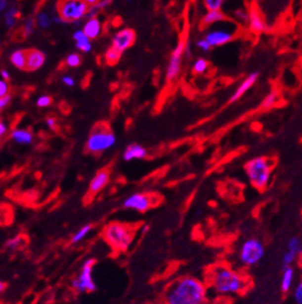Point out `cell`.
Wrapping results in <instances>:
<instances>
[{
    "instance_id": "7bdbcfd3",
    "label": "cell",
    "mask_w": 302,
    "mask_h": 304,
    "mask_svg": "<svg viewBox=\"0 0 302 304\" xmlns=\"http://www.w3.org/2000/svg\"><path fill=\"white\" fill-rule=\"evenodd\" d=\"M46 124L51 130H56L57 129V120L54 118H47Z\"/></svg>"
},
{
    "instance_id": "ba28073f",
    "label": "cell",
    "mask_w": 302,
    "mask_h": 304,
    "mask_svg": "<svg viewBox=\"0 0 302 304\" xmlns=\"http://www.w3.org/2000/svg\"><path fill=\"white\" fill-rule=\"evenodd\" d=\"M95 265L94 258H88L82 266V270L79 275L72 282L74 290L79 293L93 292L96 290V285L93 278V268Z\"/></svg>"
},
{
    "instance_id": "2e32d148",
    "label": "cell",
    "mask_w": 302,
    "mask_h": 304,
    "mask_svg": "<svg viewBox=\"0 0 302 304\" xmlns=\"http://www.w3.org/2000/svg\"><path fill=\"white\" fill-rule=\"evenodd\" d=\"M82 30H83L84 34L86 35V37H88L89 40L98 39L102 32L101 21L96 16L88 17V20H86V22L84 24V27Z\"/></svg>"
},
{
    "instance_id": "8992f818",
    "label": "cell",
    "mask_w": 302,
    "mask_h": 304,
    "mask_svg": "<svg viewBox=\"0 0 302 304\" xmlns=\"http://www.w3.org/2000/svg\"><path fill=\"white\" fill-rule=\"evenodd\" d=\"M265 249L258 239H248L244 241L239 250V260L244 266H256L263 260Z\"/></svg>"
},
{
    "instance_id": "b9f144b4",
    "label": "cell",
    "mask_w": 302,
    "mask_h": 304,
    "mask_svg": "<svg viewBox=\"0 0 302 304\" xmlns=\"http://www.w3.org/2000/svg\"><path fill=\"white\" fill-rule=\"evenodd\" d=\"M62 82H63L64 86L67 87H74V84H76V81H74L73 77L71 76H63L62 77Z\"/></svg>"
},
{
    "instance_id": "83f0119b",
    "label": "cell",
    "mask_w": 302,
    "mask_h": 304,
    "mask_svg": "<svg viewBox=\"0 0 302 304\" xmlns=\"http://www.w3.org/2000/svg\"><path fill=\"white\" fill-rule=\"evenodd\" d=\"M279 101V97H278V92H271V93H269L268 96L264 98L263 103H261V108L263 109H269L271 108L273 105H275L276 101Z\"/></svg>"
},
{
    "instance_id": "836d02e7",
    "label": "cell",
    "mask_w": 302,
    "mask_h": 304,
    "mask_svg": "<svg viewBox=\"0 0 302 304\" xmlns=\"http://www.w3.org/2000/svg\"><path fill=\"white\" fill-rule=\"evenodd\" d=\"M36 104L40 108H47V106H49L52 104V98L49 96H41L36 101Z\"/></svg>"
},
{
    "instance_id": "f6af8a7d",
    "label": "cell",
    "mask_w": 302,
    "mask_h": 304,
    "mask_svg": "<svg viewBox=\"0 0 302 304\" xmlns=\"http://www.w3.org/2000/svg\"><path fill=\"white\" fill-rule=\"evenodd\" d=\"M6 131H7L6 125H5L4 123H1V121H0V138H1L2 135H5V134H6Z\"/></svg>"
},
{
    "instance_id": "6da1fadb",
    "label": "cell",
    "mask_w": 302,
    "mask_h": 304,
    "mask_svg": "<svg viewBox=\"0 0 302 304\" xmlns=\"http://www.w3.org/2000/svg\"><path fill=\"white\" fill-rule=\"evenodd\" d=\"M206 287L195 277H183L171 285L166 293L167 304H204Z\"/></svg>"
},
{
    "instance_id": "4fadbf2b",
    "label": "cell",
    "mask_w": 302,
    "mask_h": 304,
    "mask_svg": "<svg viewBox=\"0 0 302 304\" xmlns=\"http://www.w3.org/2000/svg\"><path fill=\"white\" fill-rule=\"evenodd\" d=\"M299 253H301V239L299 236H293L288 241V249L283 256V268L293 266Z\"/></svg>"
},
{
    "instance_id": "5bb4252c",
    "label": "cell",
    "mask_w": 302,
    "mask_h": 304,
    "mask_svg": "<svg viewBox=\"0 0 302 304\" xmlns=\"http://www.w3.org/2000/svg\"><path fill=\"white\" fill-rule=\"evenodd\" d=\"M46 62V56L43 52L39 50H30L26 51V67L25 69L30 72H35L41 68Z\"/></svg>"
},
{
    "instance_id": "ab89813d",
    "label": "cell",
    "mask_w": 302,
    "mask_h": 304,
    "mask_svg": "<svg viewBox=\"0 0 302 304\" xmlns=\"http://www.w3.org/2000/svg\"><path fill=\"white\" fill-rule=\"evenodd\" d=\"M10 101H11V97L7 94V96L4 97H0V110H2V109L6 108L7 105H9Z\"/></svg>"
},
{
    "instance_id": "9a60e30c",
    "label": "cell",
    "mask_w": 302,
    "mask_h": 304,
    "mask_svg": "<svg viewBox=\"0 0 302 304\" xmlns=\"http://www.w3.org/2000/svg\"><path fill=\"white\" fill-rule=\"evenodd\" d=\"M258 76L259 74L257 73V72L249 74V76L239 84L238 88H237L236 92L233 93V96L229 98V103H234V101H237L238 99H241V97H243L244 94L247 93V91H249V89L254 86V83H256L257 79H258Z\"/></svg>"
},
{
    "instance_id": "603a6c76",
    "label": "cell",
    "mask_w": 302,
    "mask_h": 304,
    "mask_svg": "<svg viewBox=\"0 0 302 304\" xmlns=\"http://www.w3.org/2000/svg\"><path fill=\"white\" fill-rule=\"evenodd\" d=\"M20 16L19 14V10H17V7L15 6H10L9 9L6 7V10L4 11V24L5 27L9 30L14 29L15 25H16L17 21V17Z\"/></svg>"
},
{
    "instance_id": "ffe728a7",
    "label": "cell",
    "mask_w": 302,
    "mask_h": 304,
    "mask_svg": "<svg viewBox=\"0 0 302 304\" xmlns=\"http://www.w3.org/2000/svg\"><path fill=\"white\" fill-rule=\"evenodd\" d=\"M294 282H295V270L293 268V266L284 267L283 275H281V283H280L281 291H283L284 293L289 292V291L293 288Z\"/></svg>"
},
{
    "instance_id": "52a82bcc",
    "label": "cell",
    "mask_w": 302,
    "mask_h": 304,
    "mask_svg": "<svg viewBox=\"0 0 302 304\" xmlns=\"http://www.w3.org/2000/svg\"><path fill=\"white\" fill-rule=\"evenodd\" d=\"M89 5L83 0H62L58 4V15L64 22L79 21L86 16Z\"/></svg>"
},
{
    "instance_id": "bcb514c9",
    "label": "cell",
    "mask_w": 302,
    "mask_h": 304,
    "mask_svg": "<svg viewBox=\"0 0 302 304\" xmlns=\"http://www.w3.org/2000/svg\"><path fill=\"white\" fill-rule=\"evenodd\" d=\"M83 1H86V4L89 5V6H91V5H94V4H96V2L99 1V0H83Z\"/></svg>"
},
{
    "instance_id": "74e56055",
    "label": "cell",
    "mask_w": 302,
    "mask_h": 304,
    "mask_svg": "<svg viewBox=\"0 0 302 304\" xmlns=\"http://www.w3.org/2000/svg\"><path fill=\"white\" fill-rule=\"evenodd\" d=\"M236 17L239 22H242V24H246V22H248V14H247L244 10H237Z\"/></svg>"
},
{
    "instance_id": "277c9868",
    "label": "cell",
    "mask_w": 302,
    "mask_h": 304,
    "mask_svg": "<svg viewBox=\"0 0 302 304\" xmlns=\"http://www.w3.org/2000/svg\"><path fill=\"white\" fill-rule=\"evenodd\" d=\"M104 239L116 251H126L133 240V231L121 223H111L104 229Z\"/></svg>"
},
{
    "instance_id": "ee69618b",
    "label": "cell",
    "mask_w": 302,
    "mask_h": 304,
    "mask_svg": "<svg viewBox=\"0 0 302 304\" xmlns=\"http://www.w3.org/2000/svg\"><path fill=\"white\" fill-rule=\"evenodd\" d=\"M0 78L4 79V81H10V73L9 71H6V69H1L0 71Z\"/></svg>"
},
{
    "instance_id": "8d00e7d4",
    "label": "cell",
    "mask_w": 302,
    "mask_h": 304,
    "mask_svg": "<svg viewBox=\"0 0 302 304\" xmlns=\"http://www.w3.org/2000/svg\"><path fill=\"white\" fill-rule=\"evenodd\" d=\"M9 91H10L9 83H7L6 81H4V79L0 78V97L7 96V94H9Z\"/></svg>"
},
{
    "instance_id": "e0dca14e",
    "label": "cell",
    "mask_w": 302,
    "mask_h": 304,
    "mask_svg": "<svg viewBox=\"0 0 302 304\" xmlns=\"http://www.w3.org/2000/svg\"><path fill=\"white\" fill-rule=\"evenodd\" d=\"M248 22H249V29L254 34H261L265 31V21H264L263 16L260 12L256 9H252L251 12L248 14Z\"/></svg>"
},
{
    "instance_id": "44dd1931",
    "label": "cell",
    "mask_w": 302,
    "mask_h": 304,
    "mask_svg": "<svg viewBox=\"0 0 302 304\" xmlns=\"http://www.w3.org/2000/svg\"><path fill=\"white\" fill-rule=\"evenodd\" d=\"M10 138L16 144H20V145H30L34 141V135H32L31 131L25 130V129H15L10 134Z\"/></svg>"
},
{
    "instance_id": "d6a6232c",
    "label": "cell",
    "mask_w": 302,
    "mask_h": 304,
    "mask_svg": "<svg viewBox=\"0 0 302 304\" xmlns=\"http://www.w3.org/2000/svg\"><path fill=\"white\" fill-rule=\"evenodd\" d=\"M223 1L224 0H204L207 10H221Z\"/></svg>"
},
{
    "instance_id": "4dcf8cb0",
    "label": "cell",
    "mask_w": 302,
    "mask_h": 304,
    "mask_svg": "<svg viewBox=\"0 0 302 304\" xmlns=\"http://www.w3.org/2000/svg\"><path fill=\"white\" fill-rule=\"evenodd\" d=\"M81 62H82V58L78 53L68 54L66 58L67 66L71 67V68H76V67H78L79 64H81Z\"/></svg>"
},
{
    "instance_id": "f1b7e54d",
    "label": "cell",
    "mask_w": 302,
    "mask_h": 304,
    "mask_svg": "<svg viewBox=\"0 0 302 304\" xmlns=\"http://www.w3.org/2000/svg\"><path fill=\"white\" fill-rule=\"evenodd\" d=\"M22 245H24V238H22L21 235H17L15 236V238L10 239V240L6 241V248L12 251L17 250V249L21 248Z\"/></svg>"
},
{
    "instance_id": "d6986e66",
    "label": "cell",
    "mask_w": 302,
    "mask_h": 304,
    "mask_svg": "<svg viewBox=\"0 0 302 304\" xmlns=\"http://www.w3.org/2000/svg\"><path fill=\"white\" fill-rule=\"evenodd\" d=\"M147 156V150L142 145L133 144V145L127 146L124 152L125 161H133V159H142Z\"/></svg>"
},
{
    "instance_id": "d4e9b609",
    "label": "cell",
    "mask_w": 302,
    "mask_h": 304,
    "mask_svg": "<svg viewBox=\"0 0 302 304\" xmlns=\"http://www.w3.org/2000/svg\"><path fill=\"white\" fill-rule=\"evenodd\" d=\"M37 24V26L40 27V29L42 30H46L48 29L49 26L52 25V17L49 16V14L47 11H41L37 14L36 16V21H35Z\"/></svg>"
},
{
    "instance_id": "7dc6e473",
    "label": "cell",
    "mask_w": 302,
    "mask_h": 304,
    "mask_svg": "<svg viewBox=\"0 0 302 304\" xmlns=\"http://www.w3.org/2000/svg\"><path fill=\"white\" fill-rule=\"evenodd\" d=\"M5 288H6V285H5L4 282H1V281H0V295H1V293L4 292Z\"/></svg>"
},
{
    "instance_id": "e575fe53",
    "label": "cell",
    "mask_w": 302,
    "mask_h": 304,
    "mask_svg": "<svg viewBox=\"0 0 302 304\" xmlns=\"http://www.w3.org/2000/svg\"><path fill=\"white\" fill-rule=\"evenodd\" d=\"M294 300H295L296 304H302V283L300 282L294 290Z\"/></svg>"
},
{
    "instance_id": "484cf974",
    "label": "cell",
    "mask_w": 302,
    "mask_h": 304,
    "mask_svg": "<svg viewBox=\"0 0 302 304\" xmlns=\"http://www.w3.org/2000/svg\"><path fill=\"white\" fill-rule=\"evenodd\" d=\"M91 229H93V226H91L90 224H88V225H84L83 228L79 229V230L74 234L73 238H72V244H78V243H81V241H83L84 239H86V236L90 234Z\"/></svg>"
},
{
    "instance_id": "f546056e",
    "label": "cell",
    "mask_w": 302,
    "mask_h": 304,
    "mask_svg": "<svg viewBox=\"0 0 302 304\" xmlns=\"http://www.w3.org/2000/svg\"><path fill=\"white\" fill-rule=\"evenodd\" d=\"M207 68H209V62L205 58L196 59V62L194 63V72H195V73H204V72L207 71Z\"/></svg>"
},
{
    "instance_id": "3957f363",
    "label": "cell",
    "mask_w": 302,
    "mask_h": 304,
    "mask_svg": "<svg viewBox=\"0 0 302 304\" xmlns=\"http://www.w3.org/2000/svg\"><path fill=\"white\" fill-rule=\"evenodd\" d=\"M271 168H273V164L270 159L265 157H256L247 162L246 164V172L249 182L258 189H264L268 187L271 176Z\"/></svg>"
},
{
    "instance_id": "7402d4cb",
    "label": "cell",
    "mask_w": 302,
    "mask_h": 304,
    "mask_svg": "<svg viewBox=\"0 0 302 304\" xmlns=\"http://www.w3.org/2000/svg\"><path fill=\"white\" fill-rule=\"evenodd\" d=\"M224 20H226V15L221 10H209L202 19V26H210V25L224 21Z\"/></svg>"
},
{
    "instance_id": "c3c4849f",
    "label": "cell",
    "mask_w": 302,
    "mask_h": 304,
    "mask_svg": "<svg viewBox=\"0 0 302 304\" xmlns=\"http://www.w3.org/2000/svg\"><path fill=\"white\" fill-rule=\"evenodd\" d=\"M126 1H129V0H126Z\"/></svg>"
},
{
    "instance_id": "7c38bea8",
    "label": "cell",
    "mask_w": 302,
    "mask_h": 304,
    "mask_svg": "<svg viewBox=\"0 0 302 304\" xmlns=\"http://www.w3.org/2000/svg\"><path fill=\"white\" fill-rule=\"evenodd\" d=\"M234 35L231 31L224 29H216L212 30V31L207 32L205 35V40L209 42V45L211 47H217V46H223V45L228 44L233 40Z\"/></svg>"
},
{
    "instance_id": "ac0fdd59",
    "label": "cell",
    "mask_w": 302,
    "mask_h": 304,
    "mask_svg": "<svg viewBox=\"0 0 302 304\" xmlns=\"http://www.w3.org/2000/svg\"><path fill=\"white\" fill-rule=\"evenodd\" d=\"M110 181V176L106 171H100L93 177V179L90 181V184H89V191L90 193L96 194L99 192L102 191V189L106 187V184L109 183Z\"/></svg>"
},
{
    "instance_id": "30bf717a",
    "label": "cell",
    "mask_w": 302,
    "mask_h": 304,
    "mask_svg": "<svg viewBox=\"0 0 302 304\" xmlns=\"http://www.w3.org/2000/svg\"><path fill=\"white\" fill-rule=\"evenodd\" d=\"M151 206L152 198L146 193H134L127 197L124 202V208L132 209V210L139 211V213L148 210Z\"/></svg>"
},
{
    "instance_id": "8fae6325",
    "label": "cell",
    "mask_w": 302,
    "mask_h": 304,
    "mask_svg": "<svg viewBox=\"0 0 302 304\" xmlns=\"http://www.w3.org/2000/svg\"><path fill=\"white\" fill-rule=\"evenodd\" d=\"M134 40H136V34H134L133 30L122 29L121 31L116 32L115 36L112 37V47L122 53L133 45Z\"/></svg>"
},
{
    "instance_id": "60d3db41",
    "label": "cell",
    "mask_w": 302,
    "mask_h": 304,
    "mask_svg": "<svg viewBox=\"0 0 302 304\" xmlns=\"http://www.w3.org/2000/svg\"><path fill=\"white\" fill-rule=\"evenodd\" d=\"M196 45H198L199 49L202 50V51H205V52H207L210 49H211V46H210V45H209V42H207L205 39L199 40L198 44H196Z\"/></svg>"
},
{
    "instance_id": "f35d334b",
    "label": "cell",
    "mask_w": 302,
    "mask_h": 304,
    "mask_svg": "<svg viewBox=\"0 0 302 304\" xmlns=\"http://www.w3.org/2000/svg\"><path fill=\"white\" fill-rule=\"evenodd\" d=\"M73 39L76 40V42L86 41V40H89L88 37H86V35L84 34L83 30H77V31L73 34Z\"/></svg>"
},
{
    "instance_id": "cb8c5ba5",
    "label": "cell",
    "mask_w": 302,
    "mask_h": 304,
    "mask_svg": "<svg viewBox=\"0 0 302 304\" xmlns=\"http://www.w3.org/2000/svg\"><path fill=\"white\" fill-rule=\"evenodd\" d=\"M10 62L17 69H25L26 67V51L25 50H16L10 56Z\"/></svg>"
},
{
    "instance_id": "9c48e42d",
    "label": "cell",
    "mask_w": 302,
    "mask_h": 304,
    "mask_svg": "<svg viewBox=\"0 0 302 304\" xmlns=\"http://www.w3.org/2000/svg\"><path fill=\"white\" fill-rule=\"evenodd\" d=\"M186 42L180 40L174 51L172 52L171 59H169L168 67H167V81L173 82L178 78L181 69V59L184 56V50H185Z\"/></svg>"
},
{
    "instance_id": "4316f807",
    "label": "cell",
    "mask_w": 302,
    "mask_h": 304,
    "mask_svg": "<svg viewBox=\"0 0 302 304\" xmlns=\"http://www.w3.org/2000/svg\"><path fill=\"white\" fill-rule=\"evenodd\" d=\"M121 52L117 51L116 49L111 46L107 50L106 53H105V58H106V62L109 64H116L120 61V58H121Z\"/></svg>"
},
{
    "instance_id": "7a4b0ae2",
    "label": "cell",
    "mask_w": 302,
    "mask_h": 304,
    "mask_svg": "<svg viewBox=\"0 0 302 304\" xmlns=\"http://www.w3.org/2000/svg\"><path fill=\"white\" fill-rule=\"evenodd\" d=\"M211 286L217 295L231 296L243 292L247 287V281L243 276L228 267H217L211 273Z\"/></svg>"
},
{
    "instance_id": "5b68a950",
    "label": "cell",
    "mask_w": 302,
    "mask_h": 304,
    "mask_svg": "<svg viewBox=\"0 0 302 304\" xmlns=\"http://www.w3.org/2000/svg\"><path fill=\"white\" fill-rule=\"evenodd\" d=\"M115 144H116L115 134L111 133L109 129L99 126L94 129V131H91L86 141V149L91 153H101L115 146Z\"/></svg>"
},
{
    "instance_id": "d590c367",
    "label": "cell",
    "mask_w": 302,
    "mask_h": 304,
    "mask_svg": "<svg viewBox=\"0 0 302 304\" xmlns=\"http://www.w3.org/2000/svg\"><path fill=\"white\" fill-rule=\"evenodd\" d=\"M77 49H78L79 51L90 52L91 51V42H90V40H86V41L77 42Z\"/></svg>"
},
{
    "instance_id": "1f68e13d",
    "label": "cell",
    "mask_w": 302,
    "mask_h": 304,
    "mask_svg": "<svg viewBox=\"0 0 302 304\" xmlns=\"http://www.w3.org/2000/svg\"><path fill=\"white\" fill-rule=\"evenodd\" d=\"M35 20L34 19H27L24 22V27H22V31H24V36H30V35L34 34L35 31Z\"/></svg>"
}]
</instances>
